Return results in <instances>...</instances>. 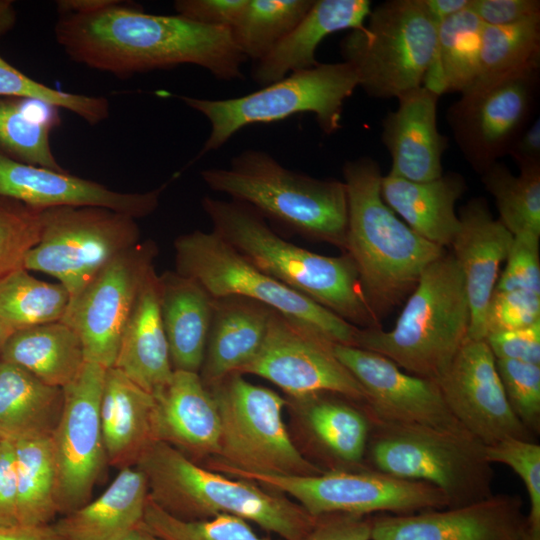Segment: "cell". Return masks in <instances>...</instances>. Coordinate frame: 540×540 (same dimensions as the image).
I'll use <instances>...</instances> for the list:
<instances>
[{"mask_svg":"<svg viewBox=\"0 0 540 540\" xmlns=\"http://www.w3.org/2000/svg\"><path fill=\"white\" fill-rule=\"evenodd\" d=\"M54 32L70 59L116 76L190 64L220 80L243 78L246 58L229 30L177 14H148L119 1L93 13L61 16Z\"/></svg>","mask_w":540,"mask_h":540,"instance_id":"cell-1","label":"cell"},{"mask_svg":"<svg viewBox=\"0 0 540 540\" xmlns=\"http://www.w3.org/2000/svg\"><path fill=\"white\" fill-rule=\"evenodd\" d=\"M348 201L346 249L363 296L380 323L415 289L424 270L445 248L414 232L381 196L382 173L369 156L343 164Z\"/></svg>","mask_w":540,"mask_h":540,"instance_id":"cell-2","label":"cell"},{"mask_svg":"<svg viewBox=\"0 0 540 540\" xmlns=\"http://www.w3.org/2000/svg\"><path fill=\"white\" fill-rule=\"evenodd\" d=\"M134 467L146 478L149 498L182 520L229 514L284 540H300L316 522L288 496L202 467L164 442L151 443Z\"/></svg>","mask_w":540,"mask_h":540,"instance_id":"cell-3","label":"cell"},{"mask_svg":"<svg viewBox=\"0 0 540 540\" xmlns=\"http://www.w3.org/2000/svg\"><path fill=\"white\" fill-rule=\"evenodd\" d=\"M201 205L212 231L258 269L358 328L381 327L348 254L324 256L288 242L244 203L205 196Z\"/></svg>","mask_w":540,"mask_h":540,"instance_id":"cell-4","label":"cell"},{"mask_svg":"<svg viewBox=\"0 0 540 540\" xmlns=\"http://www.w3.org/2000/svg\"><path fill=\"white\" fill-rule=\"evenodd\" d=\"M203 182L301 235L346 249L348 201L343 180L315 178L284 167L259 149H245L227 168L202 170Z\"/></svg>","mask_w":540,"mask_h":540,"instance_id":"cell-5","label":"cell"},{"mask_svg":"<svg viewBox=\"0 0 540 540\" xmlns=\"http://www.w3.org/2000/svg\"><path fill=\"white\" fill-rule=\"evenodd\" d=\"M469 320L463 275L446 251L424 270L395 326L359 328L354 347L378 353L409 374L437 380L468 339Z\"/></svg>","mask_w":540,"mask_h":540,"instance_id":"cell-6","label":"cell"},{"mask_svg":"<svg viewBox=\"0 0 540 540\" xmlns=\"http://www.w3.org/2000/svg\"><path fill=\"white\" fill-rule=\"evenodd\" d=\"M486 446L464 428H438L375 420L365 465L397 478L431 484L449 507L493 494L494 471Z\"/></svg>","mask_w":540,"mask_h":540,"instance_id":"cell-7","label":"cell"},{"mask_svg":"<svg viewBox=\"0 0 540 540\" xmlns=\"http://www.w3.org/2000/svg\"><path fill=\"white\" fill-rule=\"evenodd\" d=\"M339 46L358 87L373 98H397L424 86L436 59L437 22L423 0H388Z\"/></svg>","mask_w":540,"mask_h":540,"instance_id":"cell-8","label":"cell"},{"mask_svg":"<svg viewBox=\"0 0 540 540\" xmlns=\"http://www.w3.org/2000/svg\"><path fill=\"white\" fill-rule=\"evenodd\" d=\"M207 388L220 418L218 455L207 468L280 476L324 472L293 442L283 420L287 399L238 373Z\"/></svg>","mask_w":540,"mask_h":540,"instance_id":"cell-9","label":"cell"},{"mask_svg":"<svg viewBox=\"0 0 540 540\" xmlns=\"http://www.w3.org/2000/svg\"><path fill=\"white\" fill-rule=\"evenodd\" d=\"M357 87L355 71L342 61L318 63L236 98L180 99L210 124L201 156L218 150L246 126L268 124L299 113H312L323 133H336L341 128L344 103Z\"/></svg>","mask_w":540,"mask_h":540,"instance_id":"cell-10","label":"cell"},{"mask_svg":"<svg viewBox=\"0 0 540 540\" xmlns=\"http://www.w3.org/2000/svg\"><path fill=\"white\" fill-rule=\"evenodd\" d=\"M173 246L175 271L197 281L213 298L261 302L334 344L354 346L358 327L261 271L213 231L179 235Z\"/></svg>","mask_w":540,"mask_h":540,"instance_id":"cell-11","label":"cell"},{"mask_svg":"<svg viewBox=\"0 0 540 540\" xmlns=\"http://www.w3.org/2000/svg\"><path fill=\"white\" fill-rule=\"evenodd\" d=\"M40 220V239L26 254L23 268L53 276L70 298L141 238L135 218L103 207L47 208Z\"/></svg>","mask_w":540,"mask_h":540,"instance_id":"cell-12","label":"cell"},{"mask_svg":"<svg viewBox=\"0 0 540 540\" xmlns=\"http://www.w3.org/2000/svg\"><path fill=\"white\" fill-rule=\"evenodd\" d=\"M215 471L284 494L314 517L329 513L400 515L449 507L443 492L431 484L372 469L330 470L312 476Z\"/></svg>","mask_w":540,"mask_h":540,"instance_id":"cell-13","label":"cell"},{"mask_svg":"<svg viewBox=\"0 0 540 540\" xmlns=\"http://www.w3.org/2000/svg\"><path fill=\"white\" fill-rule=\"evenodd\" d=\"M151 240L140 241L105 265L70 298L61 322L81 340L86 362L114 366L120 340L158 255Z\"/></svg>","mask_w":540,"mask_h":540,"instance_id":"cell-14","label":"cell"},{"mask_svg":"<svg viewBox=\"0 0 540 540\" xmlns=\"http://www.w3.org/2000/svg\"><path fill=\"white\" fill-rule=\"evenodd\" d=\"M105 367L85 362L63 389V407L51 434L57 470V509L65 515L91 500L107 463L100 402Z\"/></svg>","mask_w":540,"mask_h":540,"instance_id":"cell-15","label":"cell"},{"mask_svg":"<svg viewBox=\"0 0 540 540\" xmlns=\"http://www.w3.org/2000/svg\"><path fill=\"white\" fill-rule=\"evenodd\" d=\"M333 345L307 326L274 310L260 350L238 374L264 378L288 398L332 392L366 404L362 386L336 357Z\"/></svg>","mask_w":540,"mask_h":540,"instance_id":"cell-16","label":"cell"},{"mask_svg":"<svg viewBox=\"0 0 540 540\" xmlns=\"http://www.w3.org/2000/svg\"><path fill=\"white\" fill-rule=\"evenodd\" d=\"M539 72H529L489 88L465 93L451 104L446 119L463 157L482 174L508 151L530 124Z\"/></svg>","mask_w":540,"mask_h":540,"instance_id":"cell-17","label":"cell"},{"mask_svg":"<svg viewBox=\"0 0 540 540\" xmlns=\"http://www.w3.org/2000/svg\"><path fill=\"white\" fill-rule=\"evenodd\" d=\"M435 381L456 421L485 446L506 438L535 441L512 412L484 340L467 339Z\"/></svg>","mask_w":540,"mask_h":540,"instance_id":"cell-18","label":"cell"},{"mask_svg":"<svg viewBox=\"0 0 540 540\" xmlns=\"http://www.w3.org/2000/svg\"><path fill=\"white\" fill-rule=\"evenodd\" d=\"M527 515L517 494L467 505L371 516V540H522Z\"/></svg>","mask_w":540,"mask_h":540,"instance_id":"cell-19","label":"cell"},{"mask_svg":"<svg viewBox=\"0 0 540 540\" xmlns=\"http://www.w3.org/2000/svg\"><path fill=\"white\" fill-rule=\"evenodd\" d=\"M333 351L362 386L366 405L375 420L438 428L462 427L449 411L435 380L409 374L369 350L334 344Z\"/></svg>","mask_w":540,"mask_h":540,"instance_id":"cell-20","label":"cell"},{"mask_svg":"<svg viewBox=\"0 0 540 540\" xmlns=\"http://www.w3.org/2000/svg\"><path fill=\"white\" fill-rule=\"evenodd\" d=\"M166 185L143 193H123L65 171L17 161L0 152V197L40 210L59 206H94L135 219L152 214Z\"/></svg>","mask_w":540,"mask_h":540,"instance_id":"cell-21","label":"cell"},{"mask_svg":"<svg viewBox=\"0 0 540 540\" xmlns=\"http://www.w3.org/2000/svg\"><path fill=\"white\" fill-rule=\"evenodd\" d=\"M301 430L323 471L368 469L365 456L375 418L367 405L332 393L288 398Z\"/></svg>","mask_w":540,"mask_h":540,"instance_id":"cell-22","label":"cell"},{"mask_svg":"<svg viewBox=\"0 0 540 540\" xmlns=\"http://www.w3.org/2000/svg\"><path fill=\"white\" fill-rule=\"evenodd\" d=\"M458 218L459 228L450 247L462 272L468 300V339L484 340L487 306L513 235L493 217L481 197L472 198L462 206Z\"/></svg>","mask_w":540,"mask_h":540,"instance_id":"cell-23","label":"cell"},{"mask_svg":"<svg viewBox=\"0 0 540 540\" xmlns=\"http://www.w3.org/2000/svg\"><path fill=\"white\" fill-rule=\"evenodd\" d=\"M153 397L154 441L171 445L193 461L218 455V408L199 373L174 370Z\"/></svg>","mask_w":540,"mask_h":540,"instance_id":"cell-24","label":"cell"},{"mask_svg":"<svg viewBox=\"0 0 540 540\" xmlns=\"http://www.w3.org/2000/svg\"><path fill=\"white\" fill-rule=\"evenodd\" d=\"M437 92L420 86L398 96L382 121L381 140L391 157L390 174L425 182L443 174L448 139L437 127Z\"/></svg>","mask_w":540,"mask_h":540,"instance_id":"cell-25","label":"cell"},{"mask_svg":"<svg viewBox=\"0 0 540 540\" xmlns=\"http://www.w3.org/2000/svg\"><path fill=\"white\" fill-rule=\"evenodd\" d=\"M369 0H314L299 23L252 68V79L266 86L319 62L316 50L329 35L363 27L371 12Z\"/></svg>","mask_w":540,"mask_h":540,"instance_id":"cell-26","label":"cell"},{"mask_svg":"<svg viewBox=\"0 0 540 540\" xmlns=\"http://www.w3.org/2000/svg\"><path fill=\"white\" fill-rule=\"evenodd\" d=\"M274 310L240 296L213 298L212 318L199 375L206 387L238 373L260 350Z\"/></svg>","mask_w":540,"mask_h":540,"instance_id":"cell-27","label":"cell"},{"mask_svg":"<svg viewBox=\"0 0 540 540\" xmlns=\"http://www.w3.org/2000/svg\"><path fill=\"white\" fill-rule=\"evenodd\" d=\"M467 190L457 172L414 182L390 173L381 179V196L387 206L414 232L442 248L450 247L459 228L455 207Z\"/></svg>","mask_w":540,"mask_h":540,"instance_id":"cell-28","label":"cell"},{"mask_svg":"<svg viewBox=\"0 0 540 540\" xmlns=\"http://www.w3.org/2000/svg\"><path fill=\"white\" fill-rule=\"evenodd\" d=\"M113 367L152 395L165 386L173 375L161 320L155 269L144 282L129 316Z\"/></svg>","mask_w":540,"mask_h":540,"instance_id":"cell-29","label":"cell"},{"mask_svg":"<svg viewBox=\"0 0 540 540\" xmlns=\"http://www.w3.org/2000/svg\"><path fill=\"white\" fill-rule=\"evenodd\" d=\"M161 320L173 370L199 373L212 318L213 297L194 279L158 275Z\"/></svg>","mask_w":540,"mask_h":540,"instance_id":"cell-30","label":"cell"},{"mask_svg":"<svg viewBox=\"0 0 540 540\" xmlns=\"http://www.w3.org/2000/svg\"><path fill=\"white\" fill-rule=\"evenodd\" d=\"M154 397L115 367L106 369L100 420L108 465L134 467L154 441Z\"/></svg>","mask_w":540,"mask_h":540,"instance_id":"cell-31","label":"cell"},{"mask_svg":"<svg viewBox=\"0 0 540 540\" xmlns=\"http://www.w3.org/2000/svg\"><path fill=\"white\" fill-rule=\"evenodd\" d=\"M147 499L144 474L136 467L122 468L97 498L52 525L64 540H119L140 526Z\"/></svg>","mask_w":540,"mask_h":540,"instance_id":"cell-32","label":"cell"},{"mask_svg":"<svg viewBox=\"0 0 540 540\" xmlns=\"http://www.w3.org/2000/svg\"><path fill=\"white\" fill-rule=\"evenodd\" d=\"M63 407V389L0 360V441L51 436Z\"/></svg>","mask_w":540,"mask_h":540,"instance_id":"cell-33","label":"cell"},{"mask_svg":"<svg viewBox=\"0 0 540 540\" xmlns=\"http://www.w3.org/2000/svg\"><path fill=\"white\" fill-rule=\"evenodd\" d=\"M0 360L58 388L73 381L86 362L80 338L61 321L15 330L4 343Z\"/></svg>","mask_w":540,"mask_h":540,"instance_id":"cell-34","label":"cell"},{"mask_svg":"<svg viewBox=\"0 0 540 540\" xmlns=\"http://www.w3.org/2000/svg\"><path fill=\"white\" fill-rule=\"evenodd\" d=\"M534 71H540V16L506 26L484 25L478 74L462 94Z\"/></svg>","mask_w":540,"mask_h":540,"instance_id":"cell-35","label":"cell"},{"mask_svg":"<svg viewBox=\"0 0 540 540\" xmlns=\"http://www.w3.org/2000/svg\"><path fill=\"white\" fill-rule=\"evenodd\" d=\"M60 123L58 108L32 99L0 97V148L22 163L65 171L56 160L51 131Z\"/></svg>","mask_w":540,"mask_h":540,"instance_id":"cell-36","label":"cell"},{"mask_svg":"<svg viewBox=\"0 0 540 540\" xmlns=\"http://www.w3.org/2000/svg\"><path fill=\"white\" fill-rule=\"evenodd\" d=\"M483 27L470 9L437 24L436 59L425 87L439 95L462 94L471 87L478 74Z\"/></svg>","mask_w":540,"mask_h":540,"instance_id":"cell-37","label":"cell"},{"mask_svg":"<svg viewBox=\"0 0 540 540\" xmlns=\"http://www.w3.org/2000/svg\"><path fill=\"white\" fill-rule=\"evenodd\" d=\"M21 527L51 524L57 509V470L51 436L13 443Z\"/></svg>","mask_w":540,"mask_h":540,"instance_id":"cell-38","label":"cell"},{"mask_svg":"<svg viewBox=\"0 0 540 540\" xmlns=\"http://www.w3.org/2000/svg\"><path fill=\"white\" fill-rule=\"evenodd\" d=\"M69 301L63 285L37 279L24 268L0 281V321L15 330L61 321Z\"/></svg>","mask_w":540,"mask_h":540,"instance_id":"cell-39","label":"cell"},{"mask_svg":"<svg viewBox=\"0 0 540 540\" xmlns=\"http://www.w3.org/2000/svg\"><path fill=\"white\" fill-rule=\"evenodd\" d=\"M314 0H247L230 29L246 60L264 58L305 16Z\"/></svg>","mask_w":540,"mask_h":540,"instance_id":"cell-40","label":"cell"},{"mask_svg":"<svg viewBox=\"0 0 540 540\" xmlns=\"http://www.w3.org/2000/svg\"><path fill=\"white\" fill-rule=\"evenodd\" d=\"M494 198L498 220L513 235L540 236V168L520 170L518 175L496 162L481 175Z\"/></svg>","mask_w":540,"mask_h":540,"instance_id":"cell-41","label":"cell"},{"mask_svg":"<svg viewBox=\"0 0 540 540\" xmlns=\"http://www.w3.org/2000/svg\"><path fill=\"white\" fill-rule=\"evenodd\" d=\"M161 540H273L259 536L246 520L219 514L202 520H182L159 506L148 495L140 524Z\"/></svg>","mask_w":540,"mask_h":540,"instance_id":"cell-42","label":"cell"},{"mask_svg":"<svg viewBox=\"0 0 540 540\" xmlns=\"http://www.w3.org/2000/svg\"><path fill=\"white\" fill-rule=\"evenodd\" d=\"M0 97L38 100L68 110L90 125L103 122L110 114L107 98L56 90L30 78L1 56Z\"/></svg>","mask_w":540,"mask_h":540,"instance_id":"cell-43","label":"cell"},{"mask_svg":"<svg viewBox=\"0 0 540 540\" xmlns=\"http://www.w3.org/2000/svg\"><path fill=\"white\" fill-rule=\"evenodd\" d=\"M40 209L0 197V281L23 268L26 254L39 241Z\"/></svg>","mask_w":540,"mask_h":540,"instance_id":"cell-44","label":"cell"},{"mask_svg":"<svg viewBox=\"0 0 540 540\" xmlns=\"http://www.w3.org/2000/svg\"><path fill=\"white\" fill-rule=\"evenodd\" d=\"M496 369L512 412L533 435L539 434L540 364L496 359Z\"/></svg>","mask_w":540,"mask_h":540,"instance_id":"cell-45","label":"cell"},{"mask_svg":"<svg viewBox=\"0 0 540 540\" xmlns=\"http://www.w3.org/2000/svg\"><path fill=\"white\" fill-rule=\"evenodd\" d=\"M487 460L510 467L523 481L529 496L528 529L540 534V445L535 441L506 438L485 448Z\"/></svg>","mask_w":540,"mask_h":540,"instance_id":"cell-46","label":"cell"},{"mask_svg":"<svg viewBox=\"0 0 540 540\" xmlns=\"http://www.w3.org/2000/svg\"><path fill=\"white\" fill-rule=\"evenodd\" d=\"M537 322H540V294L525 290L493 291L486 311V335Z\"/></svg>","mask_w":540,"mask_h":540,"instance_id":"cell-47","label":"cell"},{"mask_svg":"<svg viewBox=\"0 0 540 540\" xmlns=\"http://www.w3.org/2000/svg\"><path fill=\"white\" fill-rule=\"evenodd\" d=\"M540 236L522 233L513 236L504 271L495 290H525L540 294Z\"/></svg>","mask_w":540,"mask_h":540,"instance_id":"cell-48","label":"cell"},{"mask_svg":"<svg viewBox=\"0 0 540 540\" xmlns=\"http://www.w3.org/2000/svg\"><path fill=\"white\" fill-rule=\"evenodd\" d=\"M484 341L495 359L540 364V322L525 328L489 333Z\"/></svg>","mask_w":540,"mask_h":540,"instance_id":"cell-49","label":"cell"},{"mask_svg":"<svg viewBox=\"0 0 540 540\" xmlns=\"http://www.w3.org/2000/svg\"><path fill=\"white\" fill-rule=\"evenodd\" d=\"M247 0H177V15L192 22L230 31Z\"/></svg>","mask_w":540,"mask_h":540,"instance_id":"cell-50","label":"cell"},{"mask_svg":"<svg viewBox=\"0 0 540 540\" xmlns=\"http://www.w3.org/2000/svg\"><path fill=\"white\" fill-rule=\"evenodd\" d=\"M300 540H371V516L351 513L320 515Z\"/></svg>","mask_w":540,"mask_h":540,"instance_id":"cell-51","label":"cell"},{"mask_svg":"<svg viewBox=\"0 0 540 540\" xmlns=\"http://www.w3.org/2000/svg\"><path fill=\"white\" fill-rule=\"evenodd\" d=\"M470 10L484 25L506 26L540 16V1L472 0Z\"/></svg>","mask_w":540,"mask_h":540,"instance_id":"cell-52","label":"cell"},{"mask_svg":"<svg viewBox=\"0 0 540 540\" xmlns=\"http://www.w3.org/2000/svg\"><path fill=\"white\" fill-rule=\"evenodd\" d=\"M21 527L13 443L0 441V529Z\"/></svg>","mask_w":540,"mask_h":540,"instance_id":"cell-53","label":"cell"},{"mask_svg":"<svg viewBox=\"0 0 540 540\" xmlns=\"http://www.w3.org/2000/svg\"><path fill=\"white\" fill-rule=\"evenodd\" d=\"M519 171L540 168V119L529 124L511 145L508 154Z\"/></svg>","mask_w":540,"mask_h":540,"instance_id":"cell-54","label":"cell"},{"mask_svg":"<svg viewBox=\"0 0 540 540\" xmlns=\"http://www.w3.org/2000/svg\"><path fill=\"white\" fill-rule=\"evenodd\" d=\"M0 540H64L52 523L37 527L0 529Z\"/></svg>","mask_w":540,"mask_h":540,"instance_id":"cell-55","label":"cell"},{"mask_svg":"<svg viewBox=\"0 0 540 540\" xmlns=\"http://www.w3.org/2000/svg\"><path fill=\"white\" fill-rule=\"evenodd\" d=\"M430 15L437 22L469 10L472 0H423Z\"/></svg>","mask_w":540,"mask_h":540,"instance_id":"cell-56","label":"cell"},{"mask_svg":"<svg viewBox=\"0 0 540 540\" xmlns=\"http://www.w3.org/2000/svg\"><path fill=\"white\" fill-rule=\"evenodd\" d=\"M118 0H60L56 1L61 16L93 13L118 3Z\"/></svg>","mask_w":540,"mask_h":540,"instance_id":"cell-57","label":"cell"},{"mask_svg":"<svg viewBox=\"0 0 540 540\" xmlns=\"http://www.w3.org/2000/svg\"><path fill=\"white\" fill-rule=\"evenodd\" d=\"M16 13L13 2L0 0V36L9 31L15 23Z\"/></svg>","mask_w":540,"mask_h":540,"instance_id":"cell-58","label":"cell"},{"mask_svg":"<svg viewBox=\"0 0 540 540\" xmlns=\"http://www.w3.org/2000/svg\"><path fill=\"white\" fill-rule=\"evenodd\" d=\"M119 540H161L149 531L145 530L141 525L127 532Z\"/></svg>","mask_w":540,"mask_h":540,"instance_id":"cell-59","label":"cell"},{"mask_svg":"<svg viewBox=\"0 0 540 540\" xmlns=\"http://www.w3.org/2000/svg\"><path fill=\"white\" fill-rule=\"evenodd\" d=\"M14 331L15 329L0 321V352L4 343Z\"/></svg>","mask_w":540,"mask_h":540,"instance_id":"cell-60","label":"cell"},{"mask_svg":"<svg viewBox=\"0 0 540 540\" xmlns=\"http://www.w3.org/2000/svg\"><path fill=\"white\" fill-rule=\"evenodd\" d=\"M522 540H540V534L534 533L528 529Z\"/></svg>","mask_w":540,"mask_h":540,"instance_id":"cell-61","label":"cell"}]
</instances>
